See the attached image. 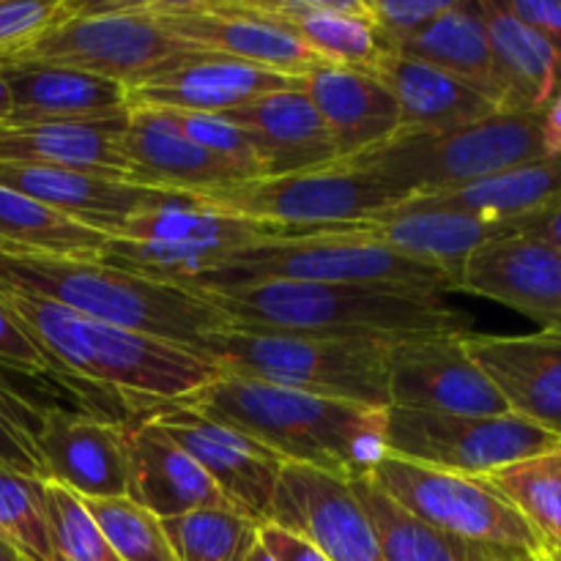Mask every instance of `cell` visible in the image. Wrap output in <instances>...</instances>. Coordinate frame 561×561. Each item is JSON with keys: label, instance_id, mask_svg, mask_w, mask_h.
Here are the masks:
<instances>
[{"label": "cell", "instance_id": "obj_1", "mask_svg": "<svg viewBox=\"0 0 561 561\" xmlns=\"http://www.w3.org/2000/svg\"><path fill=\"white\" fill-rule=\"evenodd\" d=\"M0 301L14 312L55 373L135 400L140 414L179 403L219 373L190 345L93 321L38 296L0 288Z\"/></svg>", "mask_w": 561, "mask_h": 561}, {"label": "cell", "instance_id": "obj_2", "mask_svg": "<svg viewBox=\"0 0 561 561\" xmlns=\"http://www.w3.org/2000/svg\"><path fill=\"white\" fill-rule=\"evenodd\" d=\"M179 405L247 433L285 463L365 477L381 460L383 411L217 373Z\"/></svg>", "mask_w": 561, "mask_h": 561}, {"label": "cell", "instance_id": "obj_3", "mask_svg": "<svg viewBox=\"0 0 561 561\" xmlns=\"http://www.w3.org/2000/svg\"><path fill=\"white\" fill-rule=\"evenodd\" d=\"M190 290L211 301L230 327L373 340L469 332L471 327L469 316L431 290L290 279L201 285Z\"/></svg>", "mask_w": 561, "mask_h": 561}, {"label": "cell", "instance_id": "obj_4", "mask_svg": "<svg viewBox=\"0 0 561 561\" xmlns=\"http://www.w3.org/2000/svg\"><path fill=\"white\" fill-rule=\"evenodd\" d=\"M0 288L38 296L93 321L135 329L195 351L206 334L230 327L228 318L197 290L142 277L102 257L0 247Z\"/></svg>", "mask_w": 561, "mask_h": 561}, {"label": "cell", "instance_id": "obj_5", "mask_svg": "<svg viewBox=\"0 0 561 561\" xmlns=\"http://www.w3.org/2000/svg\"><path fill=\"white\" fill-rule=\"evenodd\" d=\"M389 343L392 340L225 327L206 334L197 351L219 373L367 409H389Z\"/></svg>", "mask_w": 561, "mask_h": 561}, {"label": "cell", "instance_id": "obj_6", "mask_svg": "<svg viewBox=\"0 0 561 561\" xmlns=\"http://www.w3.org/2000/svg\"><path fill=\"white\" fill-rule=\"evenodd\" d=\"M551 157L542 113H499L447 131L398 135L354 159H340L367 170L403 197L455 190L493 173Z\"/></svg>", "mask_w": 561, "mask_h": 561}, {"label": "cell", "instance_id": "obj_7", "mask_svg": "<svg viewBox=\"0 0 561 561\" xmlns=\"http://www.w3.org/2000/svg\"><path fill=\"white\" fill-rule=\"evenodd\" d=\"M261 283V279H290V283H334V285H381V288L458 290L455 279L431 263L411 261L383 247L334 233V230H283L266 241L233 250L222 272L203 283Z\"/></svg>", "mask_w": 561, "mask_h": 561}, {"label": "cell", "instance_id": "obj_8", "mask_svg": "<svg viewBox=\"0 0 561 561\" xmlns=\"http://www.w3.org/2000/svg\"><path fill=\"white\" fill-rule=\"evenodd\" d=\"M192 53L173 36L146 0L137 3H75L64 22L0 64H49L107 77L126 88L159 75Z\"/></svg>", "mask_w": 561, "mask_h": 561}, {"label": "cell", "instance_id": "obj_9", "mask_svg": "<svg viewBox=\"0 0 561 561\" xmlns=\"http://www.w3.org/2000/svg\"><path fill=\"white\" fill-rule=\"evenodd\" d=\"M367 480L422 524L513 557H542L548 542L488 477L455 474L381 455Z\"/></svg>", "mask_w": 561, "mask_h": 561}, {"label": "cell", "instance_id": "obj_10", "mask_svg": "<svg viewBox=\"0 0 561 561\" xmlns=\"http://www.w3.org/2000/svg\"><path fill=\"white\" fill-rule=\"evenodd\" d=\"M195 201L268 228L310 230L378 217L400 206L405 197L367 170L334 162L301 173L241 181L225 190L195 195Z\"/></svg>", "mask_w": 561, "mask_h": 561}, {"label": "cell", "instance_id": "obj_11", "mask_svg": "<svg viewBox=\"0 0 561 561\" xmlns=\"http://www.w3.org/2000/svg\"><path fill=\"white\" fill-rule=\"evenodd\" d=\"M381 444L383 455L411 463L455 474L491 477L507 466L553 449L561 438L515 414L460 416L389 405L383 411Z\"/></svg>", "mask_w": 561, "mask_h": 561}, {"label": "cell", "instance_id": "obj_12", "mask_svg": "<svg viewBox=\"0 0 561 561\" xmlns=\"http://www.w3.org/2000/svg\"><path fill=\"white\" fill-rule=\"evenodd\" d=\"M151 14L186 47L228 55L290 77H310L332 66L321 55L257 14L247 0H146Z\"/></svg>", "mask_w": 561, "mask_h": 561}, {"label": "cell", "instance_id": "obj_13", "mask_svg": "<svg viewBox=\"0 0 561 561\" xmlns=\"http://www.w3.org/2000/svg\"><path fill=\"white\" fill-rule=\"evenodd\" d=\"M389 405L460 416H502L507 403L466 348V332L389 343Z\"/></svg>", "mask_w": 561, "mask_h": 561}, {"label": "cell", "instance_id": "obj_14", "mask_svg": "<svg viewBox=\"0 0 561 561\" xmlns=\"http://www.w3.org/2000/svg\"><path fill=\"white\" fill-rule=\"evenodd\" d=\"M146 414L211 477L214 485L236 510L255 518L257 524H268L279 477L288 466L277 453L247 433L208 420L186 405L164 403L148 409Z\"/></svg>", "mask_w": 561, "mask_h": 561}, {"label": "cell", "instance_id": "obj_15", "mask_svg": "<svg viewBox=\"0 0 561 561\" xmlns=\"http://www.w3.org/2000/svg\"><path fill=\"white\" fill-rule=\"evenodd\" d=\"M268 524L301 535L329 561H387L351 482L329 471L285 466Z\"/></svg>", "mask_w": 561, "mask_h": 561}, {"label": "cell", "instance_id": "obj_16", "mask_svg": "<svg viewBox=\"0 0 561 561\" xmlns=\"http://www.w3.org/2000/svg\"><path fill=\"white\" fill-rule=\"evenodd\" d=\"M294 88H305V77L279 75L228 55L192 49L159 75L129 88V107L225 115L263 96L294 91Z\"/></svg>", "mask_w": 561, "mask_h": 561}, {"label": "cell", "instance_id": "obj_17", "mask_svg": "<svg viewBox=\"0 0 561 561\" xmlns=\"http://www.w3.org/2000/svg\"><path fill=\"white\" fill-rule=\"evenodd\" d=\"M33 438L47 469V482L80 499L126 496V422L66 409H36Z\"/></svg>", "mask_w": 561, "mask_h": 561}, {"label": "cell", "instance_id": "obj_18", "mask_svg": "<svg viewBox=\"0 0 561 561\" xmlns=\"http://www.w3.org/2000/svg\"><path fill=\"white\" fill-rule=\"evenodd\" d=\"M458 290L524 312L561 334V250L526 233H504L469 255Z\"/></svg>", "mask_w": 561, "mask_h": 561}, {"label": "cell", "instance_id": "obj_19", "mask_svg": "<svg viewBox=\"0 0 561 561\" xmlns=\"http://www.w3.org/2000/svg\"><path fill=\"white\" fill-rule=\"evenodd\" d=\"M466 348L496 387L510 414L561 438V334L520 337L466 332Z\"/></svg>", "mask_w": 561, "mask_h": 561}, {"label": "cell", "instance_id": "obj_20", "mask_svg": "<svg viewBox=\"0 0 561 561\" xmlns=\"http://www.w3.org/2000/svg\"><path fill=\"white\" fill-rule=\"evenodd\" d=\"M121 151L129 162L131 184L151 190L195 197L247 181L239 170L192 142L170 110L129 107Z\"/></svg>", "mask_w": 561, "mask_h": 561}, {"label": "cell", "instance_id": "obj_21", "mask_svg": "<svg viewBox=\"0 0 561 561\" xmlns=\"http://www.w3.org/2000/svg\"><path fill=\"white\" fill-rule=\"evenodd\" d=\"M0 186L33 197L42 206L107 236L131 214L168 203L179 195V192L151 190V186L129 184L113 175L91 173V170L3 162V159H0Z\"/></svg>", "mask_w": 561, "mask_h": 561}, {"label": "cell", "instance_id": "obj_22", "mask_svg": "<svg viewBox=\"0 0 561 561\" xmlns=\"http://www.w3.org/2000/svg\"><path fill=\"white\" fill-rule=\"evenodd\" d=\"M318 230H334V233L392 250L411 261L431 263V266L447 272L455 285H458L460 268L469 261L471 252L480 250L485 241L510 233V228L504 225L482 222L469 214L444 211V208H411L403 203L378 217L362 219V222Z\"/></svg>", "mask_w": 561, "mask_h": 561}, {"label": "cell", "instance_id": "obj_23", "mask_svg": "<svg viewBox=\"0 0 561 561\" xmlns=\"http://www.w3.org/2000/svg\"><path fill=\"white\" fill-rule=\"evenodd\" d=\"M126 499L140 504L159 520L203 507H233L214 485L211 477L168 433L159 431L146 411L137 420L126 422Z\"/></svg>", "mask_w": 561, "mask_h": 561}, {"label": "cell", "instance_id": "obj_24", "mask_svg": "<svg viewBox=\"0 0 561 561\" xmlns=\"http://www.w3.org/2000/svg\"><path fill=\"white\" fill-rule=\"evenodd\" d=\"M222 118L233 121L247 131L261 164V179L337 162L332 135L305 88L272 93L247 107L230 110Z\"/></svg>", "mask_w": 561, "mask_h": 561}, {"label": "cell", "instance_id": "obj_25", "mask_svg": "<svg viewBox=\"0 0 561 561\" xmlns=\"http://www.w3.org/2000/svg\"><path fill=\"white\" fill-rule=\"evenodd\" d=\"M305 91L332 135L337 162L400 135L398 102L373 71L327 66L305 77Z\"/></svg>", "mask_w": 561, "mask_h": 561}, {"label": "cell", "instance_id": "obj_26", "mask_svg": "<svg viewBox=\"0 0 561 561\" xmlns=\"http://www.w3.org/2000/svg\"><path fill=\"white\" fill-rule=\"evenodd\" d=\"M126 118L129 110L107 118L0 124V159L91 170L131 184L129 162L121 151Z\"/></svg>", "mask_w": 561, "mask_h": 561}, {"label": "cell", "instance_id": "obj_27", "mask_svg": "<svg viewBox=\"0 0 561 561\" xmlns=\"http://www.w3.org/2000/svg\"><path fill=\"white\" fill-rule=\"evenodd\" d=\"M14 113L5 124L107 118L129 110V88L107 77L49 64H0Z\"/></svg>", "mask_w": 561, "mask_h": 561}, {"label": "cell", "instance_id": "obj_28", "mask_svg": "<svg viewBox=\"0 0 561 561\" xmlns=\"http://www.w3.org/2000/svg\"><path fill=\"white\" fill-rule=\"evenodd\" d=\"M373 75L392 91L400 110V135L447 131L499 113L496 102L458 77L400 53H387Z\"/></svg>", "mask_w": 561, "mask_h": 561}, {"label": "cell", "instance_id": "obj_29", "mask_svg": "<svg viewBox=\"0 0 561 561\" xmlns=\"http://www.w3.org/2000/svg\"><path fill=\"white\" fill-rule=\"evenodd\" d=\"M561 201V153L540 157L531 162L493 173L488 179L455 186V190L431 192V195L405 197L411 208H444L460 211L482 222L504 225L513 233V225L526 217L546 211Z\"/></svg>", "mask_w": 561, "mask_h": 561}, {"label": "cell", "instance_id": "obj_30", "mask_svg": "<svg viewBox=\"0 0 561 561\" xmlns=\"http://www.w3.org/2000/svg\"><path fill=\"white\" fill-rule=\"evenodd\" d=\"M482 11L496 69L499 110L542 113L561 91L557 49L535 27L510 14L502 0H482Z\"/></svg>", "mask_w": 561, "mask_h": 561}, {"label": "cell", "instance_id": "obj_31", "mask_svg": "<svg viewBox=\"0 0 561 561\" xmlns=\"http://www.w3.org/2000/svg\"><path fill=\"white\" fill-rule=\"evenodd\" d=\"M257 14L294 33L332 66L373 71L387 47L365 14V0H247Z\"/></svg>", "mask_w": 561, "mask_h": 561}, {"label": "cell", "instance_id": "obj_32", "mask_svg": "<svg viewBox=\"0 0 561 561\" xmlns=\"http://www.w3.org/2000/svg\"><path fill=\"white\" fill-rule=\"evenodd\" d=\"M283 233V228L250 222L233 214L217 211L192 195H175L173 201L142 208L110 230V239L135 241V244L173 247V250L222 252L241 250L255 241H266Z\"/></svg>", "mask_w": 561, "mask_h": 561}, {"label": "cell", "instance_id": "obj_33", "mask_svg": "<svg viewBox=\"0 0 561 561\" xmlns=\"http://www.w3.org/2000/svg\"><path fill=\"white\" fill-rule=\"evenodd\" d=\"M400 55L431 64L458 77L474 91L485 93L499 107L496 69H493L491 38H488L482 0H453L436 22L411 38Z\"/></svg>", "mask_w": 561, "mask_h": 561}, {"label": "cell", "instance_id": "obj_34", "mask_svg": "<svg viewBox=\"0 0 561 561\" xmlns=\"http://www.w3.org/2000/svg\"><path fill=\"white\" fill-rule=\"evenodd\" d=\"M351 491L359 499L362 510L376 529L378 542L387 561H515L513 553L444 535L433 526L422 524L414 515L400 510L383 491H378L367 477H354Z\"/></svg>", "mask_w": 561, "mask_h": 561}, {"label": "cell", "instance_id": "obj_35", "mask_svg": "<svg viewBox=\"0 0 561 561\" xmlns=\"http://www.w3.org/2000/svg\"><path fill=\"white\" fill-rule=\"evenodd\" d=\"M110 236L0 186V247L44 255L102 257Z\"/></svg>", "mask_w": 561, "mask_h": 561}, {"label": "cell", "instance_id": "obj_36", "mask_svg": "<svg viewBox=\"0 0 561 561\" xmlns=\"http://www.w3.org/2000/svg\"><path fill=\"white\" fill-rule=\"evenodd\" d=\"M261 526L236 507H203L162 520L175 561H244Z\"/></svg>", "mask_w": 561, "mask_h": 561}, {"label": "cell", "instance_id": "obj_37", "mask_svg": "<svg viewBox=\"0 0 561 561\" xmlns=\"http://www.w3.org/2000/svg\"><path fill=\"white\" fill-rule=\"evenodd\" d=\"M488 480L540 531L548 548L561 551V444L507 466Z\"/></svg>", "mask_w": 561, "mask_h": 561}, {"label": "cell", "instance_id": "obj_38", "mask_svg": "<svg viewBox=\"0 0 561 561\" xmlns=\"http://www.w3.org/2000/svg\"><path fill=\"white\" fill-rule=\"evenodd\" d=\"M44 488L38 477L0 463V540L25 561H53Z\"/></svg>", "mask_w": 561, "mask_h": 561}, {"label": "cell", "instance_id": "obj_39", "mask_svg": "<svg viewBox=\"0 0 561 561\" xmlns=\"http://www.w3.org/2000/svg\"><path fill=\"white\" fill-rule=\"evenodd\" d=\"M121 561H175L162 520L131 499H82Z\"/></svg>", "mask_w": 561, "mask_h": 561}, {"label": "cell", "instance_id": "obj_40", "mask_svg": "<svg viewBox=\"0 0 561 561\" xmlns=\"http://www.w3.org/2000/svg\"><path fill=\"white\" fill-rule=\"evenodd\" d=\"M44 496L53 561H121L80 496L55 482H47Z\"/></svg>", "mask_w": 561, "mask_h": 561}, {"label": "cell", "instance_id": "obj_41", "mask_svg": "<svg viewBox=\"0 0 561 561\" xmlns=\"http://www.w3.org/2000/svg\"><path fill=\"white\" fill-rule=\"evenodd\" d=\"M184 129V135L192 142L208 151L211 157L222 159L233 170H239L247 181L261 179V164H257L255 148L247 131L233 121L222 118V115H206V113H175L170 110Z\"/></svg>", "mask_w": 561, "mask_h": 561}, {"label": "cell", "instance_id": "obj_42", "mask_svg": "<svg viewBox=\"0 0 561 561\" xmlns=\"http://www.w3.org/2000/svg\"><path fill=\"white\" fill-rule=\"evenodd\" d=\"M449 5L453 0H365V14L387 53H400Z\"/></svg>", "mask_w": 561, "mask_h": 561}, {"label": "cell", "instance_id": "obj_43", "mask_svg": "<svg viewBox=\"0 0 561 561\" xmlns=\"http://www.w3.org/2000/svg\"><path fill=\"white\" fill-rule=\"evenodd\" d=\"M33 425H36V409L0 387V463L47 482V469L33 438Z\"/></svg>", "mask_w": 561, "mask_h": 561}, {"label": "cell", "instance_id": "obj_44", "mask_svg": "<svg viewBox=\"0 0 561 561\" xmlns=\"http://www.w3.org/2000/svg\"><path fill=\"white\" fill-rule=\"evenodd\" d=\"M75 11L71 0H0V60L64 22Z\"/></svg>", "mask_w": 561, "mask_h": 561}, {"label": "cell", "instance_id": "obj_45", "mask_svg": "<svg viewBox=\"0 0 561 561\" xmlns=\"http://www.w3.org/2000/svg\"><path fill=\"white\" fill-rule=\"evenodd\" d=\"M0 367L27 373V376H42V373H55L47 356L38 351V345L27 337L22 323L16 321L14 312L0 301Z\"/></svg>", "mask_w": 561, "mask_h": 561}, {"label": "cell", "instance_id": "obj_46", "mask_svg": "<svg viewBox=\"0 0 561 561\" xmlns=\"http://www.w3.org/2000/svg\"><path fill=\"white\" fill-rule=\"evenodd\" d=\"M504 9L535 27L561 58V0H502Z\"/></svg>", "mask_w": 561, "mask_h": 561}, {"label": "cell", "instance_id": "obj_47", "mask_svg": "<svg viewBox=\"0 0 561 561\" xmlns=\"http://www.w3.org/2000/svg\"><path fill=\"white\" fill-rule=\"evenodd\" d=\"M257 542L272 557V561H329L310 540L277 524H263Z\"/></svg>", "mask_w": 561, "mask_h": 561}, {"label": "cell", "instance_id": "obj_48", "mask_svg": "<svg viewBox=\"0 0 561 561\" xmlns=\"http://www.w3.org/2000/svg\"><path fill=\"white\" fill-rule=\"evenodd\" d=\"M513 233H526L535 236V239L548 241V244L559 247L561 250V201L553 203L546 211L535 214V217H526L520 222L513 225Z\"/></svg>", "mask_w": 561, "mask_h": 561}, {"label": "cell", "instance_id": "obj_49", "mask_svg": "<svg viewBox=\"0 0 561 561\" xmlns=\"http://www.w3.org/2000/svg\"><path fill=\"white\" fill-rule=\"evenodd\" d=\"M542 124H546L548 151H551V157H557L561 153V91L542 110Z\"/></svg>", "mask_w": 561, "mask_h": 561}, {"label": "cell", "instance_id": "obj_50", "mask_svg": "<svg viewBox=\"0 0 561 561\" xmlns=\"http://www.w3.org/2000/svg\"><path fill=\"white\" fill-rule=\"evenodd\" d=\"M14 113V104H11V93H9V82H5L3 71H0V124L11 118Z\"/></svg>", "mask_w": 561, "mask_h": 561}, {"label": "cell", "instance_id": "obj_51", "mask_svg": "<svg viewBox=\"0 0 561 561\" xmlns=\"http://www.w3.org/2000/svg\"><path fill=\"white\" fill-rule=\"evenodd\" d=\"M0 561H25V559H22L20 553L14 551V548H11V546H5V542L0 540Z\"/></svg>", "mask_w": 561, "mask_h": 561}, {"label": "cell", "instance_id": "obj_52", "mask_svg": "<svg viewBox=\"0 0 561 561\" xmlns=\"http://www.w3.org/2000/svg\"><path fill=\"white\" fill-rule=\"evenodd\" d=\"M244 561H272V557H268V553L263 551V546H261V542H257V546L252 548V551H250V557H247Z\"/></svg>", "mask_w": 561, "mask_h": 561}, {"label": "cell", "instance_id": "obj_53", "mask_svg": "<svg viewBox=\"0 0 561 561\" xmlns=\"http://www.w3.org/2000/svg\"><path fill=\"white\" fill-rule=\"evenodd\" d=\"M542 561H561V551H557V548H548V551L542 553Z\"/></svg>", "mask_w": 561, "mask_h": 561}, {"label": "cell", "instance_id": "obj_54", "mask_svg": "<svg viewBox=\"0 0 561 561\" xmlns=\"http://www.w3.org/2000/svg\"><path fill=\"white\" fill-rule=\"evenodd\" d=\"M515 561H542V557H518Z\"/></svg>", "mask_w": 561, "mask_h": 561}]
</instances>
